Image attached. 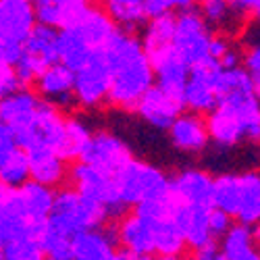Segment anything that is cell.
<instances>
[{"label":"cell","mask_w":260,"mask_h":260,"mask_svg":"<svg viewBox=\"0 0 260 260\" xmlns=\"http://www.w3.org/2000/svg\"><path fill=\"white\" fill-rule=\"evenodd\" d=\"M169 142L171 146L183 154H202L210 146L208 129L204 115L181 111L177 119L169 125Z\"/></svg>","instance_id":"18"},{"label":"cell","mask_w":260,"mask_h":260,"mask_svg":"<svg viewBox=\"0 0 260 260\" xmlns=\"http://www.w3.org/2000/svg\"><path fill=\"white\" fill-rule=\"evenodd\" d=\"M111 75L102 50L73 71V100L81 108H100L108 100Z\"/></svg>","instance_id":"10"},{"label":"cell","mask_w":260,"mask_h":260,"mask_svg":"<svg viewBox=\"0 0 260 260\" xmlns=\"http://www.w3.org/2000/svg\"><path fill=\"white\" fill-rule=\"evenodd\" d=\"M44 225L29 214L17 187L0 183V246L19 235L40 237Z\"/></svg>","instance_id":"11"},{"label":"cell","mask_w":260,"mask_h":260,"mask_svg":"<svg viewBox=\"0 0 260 260\" xmlns=\"http://www.w3.org/2000/svg\"><path fill=\"white\" fill-rule=\"evenodd\" d=\"M19 88H23L15 73L13 62L9 60H0V98H5L13 92H17Z\"/></svg>","instance_id":"37"},{"label":"cell","mask_w":260,"mask_h":260,"mask_svg":"<svg viewBox=\"0 0 260 260\" xmlns=\"http://www.w3.org/2000/svg\"><path fill=\"white\" fill-rule=\"evenodd\" d=\"M25 181H29V167H27V156L19 146L5 158L0 165V183L19 187Z\"/></svg>","instance_id":"33"},{"label":"cell","mask_w":260,"mask_h":260,"mask_svg":"<svg viewBox=\"0 0 260 260\" xmlns=\"http://www.w3.org/2000/svg\"><path fill=\"white\" fill-rule=\"evenodd\" d=\"M108 221H111L108 210L100 202L79 193L75 187L60 185L54 189V200L46 225L56 229L58 233L73 237L75 233L102 227Z\"/></svg>","instance_id":"3"},{"label":"cell","mask_w":260,"mask_h":260,"mask_svg":"<svg viewBox=\"0 0 260 260\" xmlns=\"http://www.w3.org/2000/svg\"><path fill=\"white\" fill-rule=\"evenodd\" d=\"M119 248L115 227H94L75 233L71 237V258L73 260H104Z\"/></svg>","instance_id":"23"},{"label":"cell","mask_w":260,"mask_h":260,"mask_svg":"<svg viewBox=\"0 0 260 260\" xmlns=\"http://www.w3.org/2000/svg\"><path fill=\"white\" fill-rule=\"evenodd\" d=\"M169 175L156 165L132 158L115 173V183L121 204L129 210L142 202L162 198L169 193Z\"/></svg>","instance_id":"4"},{"label":"cell","mask_w":260,"mask_h":260,"mask_svg":"<svg viewBox=\"0 0 260 260\" xmlns=\"http://www.w3.org/2000/svg\"><path fill=\"white\" fill-rule=\"evenodd\" d=\"M67 179L71 181V187H75L79 193L100 202L108 210V214H111V221H117L121 214L127 212V208L119 200L117 183H115L113 173L100 171V169H96L88 162L77 160L69 169Z\"/></svg>","instance_id":"7"},{"label":"cell","mask_w":260,"mask_h":260,"mask_svg":"<svg viewBox=\"0 0 260 260\" xmlns=\"http://www.w3.org/2000/svg\"><path fill=\"white\" fill-rule=\"evenodd\" d=\"M27 156V167H29V179L36 183H42L46 187H60L67 181L69 175V162L64 160L56 150L50 148H29L23 150Z\"/></svg>","instance_id":"20"},{"label":"cell","mask_w":260,"mask_h":260,"mask_svg":"<svg viewBox=\"0 0 260 260\" xmlns=\"http://www.w3.org/2000/svg\"><path fill=\"white\" fill-rule=\"evenodd\" d=\"M88 3H90V5H94V3H100V0H88Z\"/></svg>","instance_id":"43"},{"label":"cell","mask_w":260,"mask_h":260,"mask_svg":"<svg viewBox=\"0 0 260 260\" xmlns=\"http://www.w3.org/2000/svg\"><path fill=\"white\" fill-rule=\"evenodd\" d=\"M40 96L31 88H19L17 92L0 98V123H3L13 136H19L31 123L38 106Z\"/></svg>","instance_id":"22"},{"label":"cell","mask_w":260,"mask_h":260,"mask_svg":"<svg viewBox=\"0 0 260 260\" xmlns=\"http://www.w3.org/2000/svg\"><path fill=\"white\" fill-rule=\"evenodd\" d=\"M237 204H240V173H219L212 177V206L233 219Z\"/></svg>","instance_id":"30"},{"label":"cell","mask_w":260,"mask_h":260,"mask_svg":"<svg viewBox=\"0 0 260 260\" xmlns=\"http://www.w3.org/2000/svg\"><path fill=\"white\" fill-rule=\"evenodd\" d=\"M102 54L111 75L106 104L117 111L134 113V106L142 94L154 85L152 62L142 46L140 36H136V31L117 29L102 48Z\"/></svg>","instance_id":"1"},{"label":"cell","mask_w":260,"mask_h":260,"mask_svg":"<svg viewBox=\"0 0 260 260\" xmlns=\"http://www.w3.org/2000/svg\"><path fill=\"white\" fill-rule=\"evenodd\" d=\"M56 38H58V29L42 25V23L34 25V29L29 31L25 44H23V50H21L19 58L13 62L21 85L29 88L34 83V79L44 71L48 64L58 62Z\"/></svg>","instance_id":"6"},{"label":"cell","mask_w":260,"mask_h":260,"mask_svg":"<svg viewBox=\"0 0 260 260\" xmlns=\"http://www.w3.org/2000/svg\"><path fill=\"white\" fill-rule=\"evenodd\" d=\"M240 67L260 85V42H258V31L252 36L250 42H246V46L242 50Z\"/></svg>","instance_id":"36"},{"label":"cell","mask_w":260,"mask_h":260,"mask_svg":"<svg viewBox=\"0 0 260 260\" xmlns=\"http://www.w3.org/2000/svg\"><path fill=\"white\" fill-rule=\"evenodd\" d=\"M210 210L212 206H189V204H179L177 200H173V216H175V221L183 233L185 246L191 252L216 242L208 227Z\"/></svg>","instance_id":"19"},{"label":"cell","mask_w":260,"mask_h":260,"mask_svg":"<svg viewBox=\"0 0 260 260\" xmlns=\"http://www.w3.org/2000/svg\"><path fill=\"white\" fill-rule=\"evenodd\" d=\"M260 92L225 94L206 113L208 140L221 150H233L244 142L260 140Z\"/></svg>","instance_id":"2"},{"label":"cell","mask_w":260,"mask_h":260,"mask_svg":"<svg viewBox=\"0 0 260 260\" xmlns=\"http://www.w3.org/2000/svg\"><path fill=\"white\" fill-rule=\"evenodd\" d=\"M102 11L119 29L136 31L146 23L144 0H102Z\"/></svg>","instance_id":"29"},{"label":"cell","mask_w":260,"mask_h":260,"mask_svg":"<svg viewBox=\"0 0 260 260\" xmlns=\"http://www.w3.org/2000/svg\"><path fill=\"white\" fill-rule=\"evenodd\" d=\"M17 146L21 150L29 148H50L62 156V144H64V111L42 100L31 123L15 136Z\"/></svg>","instance_id":"9"},{"label":"cell","mask_w":260,"mask_h":260,"mask_svg":"<svg viewBox=\"0 0 260 260\" xmlns=\"http://www.w3.org/2000/svg\"><path fill=\"white\" fill-rule=\"evenodd\" d=\"M173 31H175V15H158L146 19L140 42L148 58L173 46Z\"/></svg>","instance_id":"28"},{"label":"cell","mask_w":260,"mask_h":260,"mask_svg":"<svg viewBox=\"0 0 260 260\" xmlns=\"http://www.w3.org/2000/svg\"><path fill=\"white\" fill-rule=\"evenodd\" d=\"M92 138V129L79 115H64V144H62V158L71 162L79 160Z\"/></svg>","instance_id":"31"},{"label":"cell","mask_w":260,"mask_h":260,"mask_svg":"<svg viewBox=\"0 0 260 260\" xmlns=\"http://www.w3.org/2000/svg\"><path fill=\"white\" fill-rule=\"evenodd\" d=\"M36 15L29 0H0V48L9 62H15L23 50Z\"/></svg>","instance_id":"8"},{"label":"cell","mask_w":260,"mask_h":260,"mask_svg":"<svg viewBox=\"0 0 260 260\" xmlns=\"http://www.w3.org/2000/svg\"><path fill=\"white\" fill-rule=\"evenodd\" d=\"M181 111H183V104L177 98L162 92L158 85H150L134 106V113L146 125L158 129V132H167L169 125L177 119Z\"/></svg>","instance_id":"17"},{"label":"cell","mask_w":260,"mask_h":260,"mask_svg":"<svg viewBox=\"0 0 260 260\" xmlns=\"http://www.w3.org/2000/svg\"><path fill=\"white\" fill-rule=\"evenodd\" d=\"M189 9H196V0H144L146 17H158V15H177Z\"/></svg>","instance_id":"35"},{"label":"cell","mask_w":260,"mask_h":260,"mask_svg":"<svg viewBox=\"0 0 260 260\" xmlns=\"http://www.w3.org/2000/svg\"><path fill=\"white\" fill-rule=\"evenodd\" d=\"M40 244L48 260H69L71 258V237L58 233L56 229L44 225L40 235Z\"/></svg>","instance_id":"34"},{"label":"cell","mask_w":260,"mask_h":260,"mask_svg":"<svg viewBox=\"0 0 260 260\" xmlns=\"http://www.w3.org/2000/svg\"><path fill=\"white\" fill-rule=\"evenodd\" d=\"M231 5V9L240 15L246 23L252 19H258V13H260V0H227Z\"/></svg>","instance_id":"39"},{"label":"cell","mask_w":260,"mask_h":260,"mask_svg":"<svg viewBox=\"0 0 260 260\" xmlns=\"http://www.w3.org/2000/svg\"><path fill=\"white\" fill-rule=\"evenodd\" d=\"M34 7L36 23L62 29L90 7L88 0H29Z\"/></svg>","instance_id":"25"},{"label":"cell","mask_w":260,"mask_h":260,"mask_svg":"<svg viewBox=\"0 0 260 260\" xmlns=\"http://www.w3.org/2000/svg\"><path fill=\"white\" fill-rule=\"evenodd\" d=\"M150 62H152V71H154V85H158L162 92L181 102V94L189 75V67L185 64V60L171 46L154 56H150Z\"/></svg>","instance_id":"21"},{"label":"cell","mask_w":260,"mask_h":260,"mask_svg":"<svg viewBox=\"0 0 260 260\" xmlns=\"http://www.w3.org/2000/svg\"><path fill=\"white\" fill-rule=\"evenodd\" d=\"M132 158H134V152L129 148V144L117 134L106 132V129L92 132L88 146H85V150L79 156L81 162H88L100 171L113 173V175Z\"/></svg>","instance_id":"12"},{"label":"cell","mask_w":260,"mask_h":260,"mask_svg":"<svg viewBox=\"0 0 260 260\" xmlns=\"http://www.w3.org/2000/svg\"><path fill=\"white\" fill-rule=\"evenodd\" d=\"M148 260H196V256H187V254H181V256H154V258H148Z\"/></svg>","instance_id":"42"},{"label":"cell","mask_w":260,"mask_h":260,"mask_svg":"<svg viewBox=\"0 0 260 260\" xmlns=\"http://www.w3.org/2000/svg\"><path fill=\"white\" fill-rule=\"evenodd\" d=\"M219 69L221 67L216 60L189 69L185 88L181 94L183 111L206 115L216 104V79H219Z\"/></svg>","instance_id":"14"},{"label":"cell","mask_w":260,"mask_h":260,"mask_svg":"<svg viewBox=\"0 0 260 260\" xmlns=\"http://www.w3.org/2000/svg\"><path fill=\"white\" fill-rule=\"evenodd\" d=\"M233 221L250 227L260 221V175L256 169L240 173V204Z\"/></svg>","instance_id":"27"},{"label":"cell","mask_w":260,"mask_h":260,"mask_svg":"<svg viewBox=\"0 0 260 260\" xmlns=\"http://www.w3.org/2000/svg\"><path fill=\"white\" fill-rule=\"evenodd\" d=\"M231 225H233L231 216H229L227 212H223V210H219V208L212 206L210 216H208V227H210V233H212L214 240H219V237H221Z\"/></svg>","instance_id":"38"},{"label":"cell","mask_w":260,"mask_h":260,"mask_svg":"<svg viewBox=\"0 0 260 260\" xmlns=\"http://www.w3.org/2000/svg\"><path fill=\"white\" fill-rule=\"evenodd\" d=\"M196 11L204 23L216 34H235L246 25V21L237 15L227 0H196Z\"/></svg>","instance_id":"26"},{"label":"cell","mask_w":260,"mask_h":260,"mask_svg":"<svg viewBox=\"0 0 260 260\" xmlns=\"http://www.w3.org/2000/svg\"><path fill=\"white\" fill-rule=\"evenodd\" d=\"M117 244L123 252L136 258H154V233L148 216L136 208H129L121 214L115 225Z\"/></svg>","instance_id":"13"},{"label":"cell","mask_w":260,"mask_h":260,"mask_svg":"<svg viewBox=\"0 0 260 260\" xmlns=\"http://www.w3.org/2000/svg\"><path fill=\"white\" fill-rule=\"evenodd\" d=\"M219 252L227 260H260L258 252V225H242L233 223L219 240H216Z\"/></svg>","instance_id":"24"},{"label":"cell","mask_w":260,"mask_h":260,"mask_svg":"<svg viewBox=\"0 0 260 260\" xmlns=\"http://www.w3.org/2000/svg\"><path fill=\"white\" fill-rule=\"evenodd\" d=\"M104 260H144V258H136V256H132V254H127V252H123L121 248H117L111 256H106Z\"/></svg>","instance_id":"41"},{"label":"cell","mask_w":260,"mask_h":260,"mask_svg":"<svg viewBox=\"0 0 260 260\" xmlns=\"http://www.w3.org/2000/svg\"><path fill=\"white\" fill-rule=\"evenodd\" d=\"M169 193L179 204L212 206V175L200 167L181 169L169 179Z\"/></svg>","instance_id":"15"},{"label":"cell","mask_w":260,"mask_h":260,"mask_svg":"<svg viewBox=\"0 0 260 260\" xmlns=\"http://www.w3.org/2000/svg\"><path fill=\"white\" fill-rule=\"evenodd\" d=\"M17 148V140L15 136L9 132V129L0 123V165L5 162V158L13 152V150Z\"/></svg>","instance_id":"40"},{"label":"cell","mask_w":260,"mask_h":260,"mask_svg":"<svg viewBox=\"0 0 260 260\" xmlns=\"http://www.w3.org/2000/svg\"><path fill=\"white\" fill-rule=\"evenodd\" d=\"M34 92L60 111H67L75 104L73 100V71L60 62H52L34 79Z\"/></svg>","instance_id":"16"},{"label":"cell","mask_w":260,"mask_h":260,"mask_svg":"<svg viewBox=\"0 0 260 260\" xmlns=\"http://www.w3.org/2000/svg\"><path fill=\"white\" fill-rule=\"evenodd\" d=\"M0 260H48L42 250L40 237L19 235L0 246Z\"/></svg>","instance_id":"32"},{"label":"cell","mask_w":260,"mask_h":260,"mask_svg":"<svg viewBox=\"0 0 260 260\" xmlns=\"http://www.w3.org/2000/svg\"><path fill=\"white\" fill-rule=\"evenodd\" d=\"M212 29L202 21L196 9L175 15V31H173V50H175L189 69L212 62L210 58V38Z\"/></svg>","instance_id":"5"}]
</instances>
